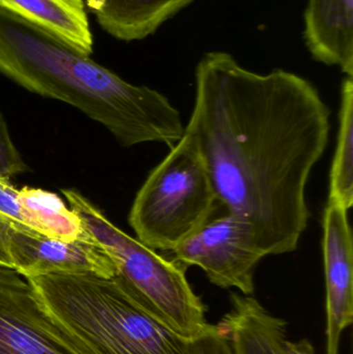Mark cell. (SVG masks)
<instances>
[{"label":"cell","mask_w":353,"mask_h":354,"mask_svg":"<svg viewBox=\"0 0 353 354\" xmlns=\"http://www.w3.org/2000/svg\"><path fill=\"white\" fill-rule=\"evenodd\" d=\"M188 127L218 200L252 227L267 255L298 249L310 212L306 185L329 142L331 111L303 77L258 74L231 54H205L196 66Z\"/></svg>","instance_id":"1"},{"label":"cell","mask_w":353,"mask_h":354,"mask_svg":"<svg viewBox=\"0 0 353 354\" xmlns=\"http://www.w3.org/2000/svg\"><path fill=\"white\" fill-rule=\"evenodd\" d=\"M0 74L74 106L124 147L178 142L180 111L155 89L126 82L55 35L0 10Z\"/></svg>","instance_id":"2"},{"label":"cell","mask_w":353,"mask_h":354,"mask_svg":"<svg viewBox=\"0 0 353 354\" xmlns=\"http://www.w3.org/2000/svg\"><path fill=\"white\" fill-rule=\"evenodd\" d=\"M46 313L91 354H193L120 277L51 274L26 279Z\"/></svg>","instance_id":"3"},{"label":"cell","mask_w":353,"mask_h":354,"mask_svg":"<svg viewBox=\"0 0 353 354\" xmlns=\"http://www.w3.org/2000/svg\"><path fill=\"white\" fill-rule=\"evenodd\" d=\"M70 209L111 258L117 276L133 297L160 324L186 341L194 342L217 332L207 309L187 280L186 266L167 260L112 224L105 214L76 189H62Z\"/></svg>","instance_id":"4"},{"label":"cell","mask_w":353,"mask_h":354,"mask_svg":"<svg viewBox=\"0 0 353 354\" xmlns=\"http://www.w3.org/2000/svg\"><path fill=\"white\" fill-rule=\"evenodd\" d=\"M217 202L196 140L184 131L139 189L128 223L143 245L172 251L211 218Z\"/></svg>","instance_id":"5"},{"label":"cell","mask_w":353,"mask_h":354,"mask_svg":"<svg viewBox=\"0 0 353 354\" xmlns=\"http://www.w3.org/2000/svg\"><path fill=\"white\" fill-rule=\"evenodd\" d=\"M171 252L186 268L199 266L216 286L236 288L244 295L254 292L255 270L265 257L251 225L230 212L209 218Z\"/></svg>","instance_id":"6"},{"label":"cell","mask_w":353,"mask_h":354,"mask_svg":"<svg viewBox=\"0 0 353 354\" xmlns=\"http://www.w3.org/2000/svg\"><path fill=\"white\" fill-rule=\"evenodd\" d=\"M0 354H91L41 307L28 281L0 266Z\"/></svg>","instance_id":"7"},{"label":"cell","mask_w":353,"mask_h":354,"mask_svg":"<svg viewBox=\"0 0 353 354\" xmlns=\"http://www.w3.org/2000/svg\"><path fill=\"white\" fill-rule=\"evenodd\" d=\"M8 245L12 270L25 279L51 274L117 276L115 264L95 239L60 241L10 221Z\"/></svg>","instance_id":"8"},{"label":"cell","mask_w":353,"mask_h":354,"mask_svg":"<svg viewBox=\"0 0 353 354\" xmlns=\"http://www.w3.org/2000/svg\"><path fill=\"white\" fill-rule=\"evenodd\" d=\"M325 354H340L342 335L353 320L352 233L348 209L327 201L323 214Z\"/></svg>","instance_id":"9"},{"label":"cell","mask_w":353,"mask_h":354,"mask_svg":"<svg viewBox=\"0 0 353 354\" xmlns=\"http://www.w3.org/2000/svg\"><path fill=\"white\" fill-rule=\"evenodd\" d=\"M231 309L217 326L233 354H316L308 339L294 341L288 324L251 295L232 292Z\"/></svg>","instance_id":"10"},{"label":"cell","mask_w":353,"mask_h":354,"mask_svg":"<svg viewBox=\"0 0 353 354\" xmlns=\"http://www.w3.org/2000/svg\"><path fill=\"white\" fill-rule=\"evenodd\" d=\"M304 21L312 57L353 78V0H308Z\"/></svg>","instance_id":"11"},{"label":"cell","mask_w":353,"mask_h":354,"mask_svg":"<svg viewBox=\"0 0 353 354\" xmlns=\"http://www.w3.org/2000/svg\"><path fill=\"white\" fill-rule=\"evenodd\" d=\"M99 26L115 39L141 41L193 0H83Z\"/></svg>","instance_id":"12"},{"label":"cell","mask_w":353,"mask_h":354,"mask_svg":"<svg viewBox=\"0 0 353 354\" xmlns=\"http://www.w3.org/2000/svg\"><path fill=\"white\" fill-rule=\"evenodd\" d=\"M0 10L55 35L85 55L93 52V35L83 0H0Z\"/></svg>","instance_id":"13"},{"label":"cell","mask_w":353,"mask_h":354,"mask_svg":"<svg viewBox=\"0 0 353 354\" xmlns=\"http://www.w3.org/2000/svg\"><path fill=\"white\" fill-rule=\"evenodd\" d=\"M18 200L25 224L37 232L66 241L93 239L80 216L57 194L24 187L19 189Z\"/></svg>","instance_id":"14"},{"label":"cell","mask_w":353,"mask_h":354,"mask_svg":"<svg viewBox=\"0 0 353 354\" xmlns=\"http://www.w3.org/2000/svg\"><path fill=\"white\" fill-rule=\"evenodd\" d=\"M329 200L350 209L353 204V78L341 87V108L337 149L330 180Z\"/></svg>","instance_id":"15"},{"label":"cell","mask_w":353,"mask_h":354,"mask_svg":"<svg viewBox=\"0 0 353 354\" xmlns=\"http://www.w3.org/2000/svg\"><path fill=\"white\" fill-rule=\"evenodd\" d=\"M26 170V165L10 138L8 124L0 112V177L10 179Z\"/></svg>","instance_id":"16"},{"label":"cell","mask_w":353,"mask_h":354,"mask_svg":"<svg viewBox=\"0 0 353 354\" xmlns=\"http://www.w3.org/2000/svg\"><path fill=\"white\" fill-rule=\"evenodd\" d=\"M18 196L19 189L10 183V179L0 177V214L12 222L26 226Z\"/></svg>","instance_id":"17"},{"label":"cell","mask_w":353,"mask_h":354,"mask_svg":"<svg viewBox=\"0 0 353 354\" xmlns=\"http://www.w3.org/2000/svg\"><path fill=\"white\" fill-rule=\"evenodd\" d=\"M193 354H233V353L227 339L219 334L217 328V332L213 334L194 341Z\"/></svg>","instance_id":"18"},{"label":"cell","mask_w":353,"mask_h":354,"mask_svg":"<svg viewBox=\"0 0 353 354\" xmlns=\"http://www.w3.org/2000/svg\"><path fill=\"white\" fill-rule=\"evenodd\" d=\"M10 221L3 214H0V266L12 268V258L8 245V230Z\"/></svg>","instance_id":"19"}]
</instances>
